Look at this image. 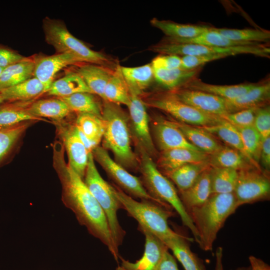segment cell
Here are the masks:
<instances>
[{"label":"cell","mask_w":270,"mask_h":270,"mask_svg":"<svg viewBox=\"0 0 270 270\" xmlns=\"http://www.w3.org/2000/svg\"><path fill=\"white\" fill-rule=\"evenodd\" d=\"M228 114L252 108H260L269 105L270 81L267 78L242 96L232 100H225Z\"/></svg>","instance_id":"cell-19"},{"label":"cell","mask_w":270,"mask_h":270,"mask_svg":"<svg viewBox=\"0 0 270 270\" xmlns=\"http://www.w3.org/2000/svg\"><path fill=\"white\" fill-rule=\"evenodd\" d=\"M148 106L172 116L176 121L191 126L204 127L222 122L221 117L202 112L178 99L170 92L148 100Z\"/></svg>","instance_id":"cell-10"},{"label":"cell","mask_w":270,"mask_h":270,"mask_svg":"<svg viewBox=\"0 0 270 270\" xmlns=\"http://www.w3.org/2000/svg\"><path fill=\"white\" fill-rule=\"evenodd\" d=\"M228 56L226 54L182 56L181 68L186 70L202 67L206 64Z\"/></svg>","instance_id":"cell-46"},{"label":"cell","mask_w":270,"mask_h":270,"mask_svg":"<svg viewBox=\"0 0 270 270\" xmlns=\"http://www.w3.org/2000/svg\"><path fill=\"white\" fill-rule=\"evenodd\" d=\"M53 166L62 186V200L74 214L80 224L100 240L118 261V249L112 240L106 215L84 180L64 158V148L60 141L53 146Z\"/></svg>","instance_id":"cell-1"},{"label":"cell","mask_w":270,"mask_h":270,"mask_svg":"<svg viewBox=\"0 0 270 270\" xmlns=\"http://www.w3.org/2000/svg\"><path fill=\"white\" fill-rule=\"evenodd\" d=\"M214 30L227 38L238 42L268 44L270 40V32L262 29H234L216 28Z\"/></svg>","instance_id":"cell-41"},{"label":"cell","mask_w":270,"mask_h":270,"mask_svg":"<svg viewBox=\"0 0 270 270\" xmlns=\"http://www.w3.org/2000/svg\"><path fill=\"white\" fill-rule=\"evenodd\" d=\"M75 126L86 138L98 145L104 132L102 118L90 114H78Z\"/></svg>","instance_id":"cell-39"},{"label":"cell","mask_w":270,"mask_h":270,"mask_svg":"<svg viewBox=\"0 0 270 270\" xmlns=\"http://www.w3.org/2000/svg\"><path fill=\"white\" fill-rule=\"evenodd\" d=\"M162 40L170 42L192 44L221 48L247 46L260 44L242 42L230 40L214 30L213 26H212L208 30L193 38L188 39H176L166 37Z\"/></svg>","instance_id":"cell-37"},{"label":"cell","mask_w":270,"mask_h":270,"mask_svg":"<svg viewBox=\"0 0 270 270\" xmlns=\"http://www.w3.org/2000/svg\"><path fill=\"white\" fill-rule=\"evenodd\" d=\"M34 58L24 60L4 68L0 74V92L34 76Z\"/></svg>","instance_id":"cell-34"},{"label":"cell","mask_w":270,"mask_h":270,"mask_svg":"<svg viewBox=\"0 0 270 270\" xmlns=\"http://www.w3.org/2000/svg\"><path fill=\"white\" fill-rule=\"evenodd\" d=\"M168 250L164 251L156 270H178L176 260Z\"/></svg>","instance_id":"cell-50"},{"label":"cell","mask_w":270,"mask_h":270,"mask_svg":"<svg viewBox=\"0 0 270 270\" xmlns=\"http://www.w3.org/2000/svg\"><path fill=\"white\" fill-rule=\"evenodd\" d=\"M201 128L224 142L226 146L241 152L256 168L262 169L261 167L256 164L247 154L240 135L234 126L224 120L218 124Z\"/></svg>","instance_id":"cell-31"},{"label":"cell","mask_w":270,"mask_h":270,"mask_svg":"<svg viewBox=\"0 0 270 270\" xmlns=\"http://www.w3.org/2000/svg\"><path fill=\"white\" fill-rule=\"evenodd\" d=\"M130 95V102L128 108L132 132L139 148L152 158L156 155L157 151L151 136L145 103L139 96L134 94Z\"/></svg>","instance_id":"cell-13"},{"label":"cell","mask_w":270,"mask_h":270,"mask_svg":"<svg viewBox=\"0 0 270 270\" xmlns=\"http://www.w3.org/2000/svg\"><path fill=\"white\" fill-rule=\"evenodd\" d=\"M28 110L36 118H50L53 122L64 120L71 112L66 104L57 97L34 100L29 104Z\"/></svg>","instance_id":"cell-25"},{"label":"cell","mask_w":270,"mask_h":270,"mask_svg":"<svg viewBox=\"0 0 270 270\" xmlns=\"http://www.w3.org/2000/svg\"><path fill=\"white\" fill-rule=\"evenodd\" d=\"M92 153L94 160L100 165L108 177L126 194L134 198L152 201L168 210H172L150 196L144 187L140 179L117 163L103 147L98 146Z\"/></svg>","instance_id":"cell-9"},{"label":"cell","mask_w":270,"mask_h":270,"mask_svg":"<svg viewBox=\"0 0 270 270\" xmlns=\"http://www.w3.org/2000/svg\"><path fill=\"white\" fill-rule=\"evenodd\" d=\"M153 134L161 152L177 148L200 150L188 142L173 120L158 118L153 126Z\"/></svg>","instance_id":"cell-16"},{"label":"cell","mask_w":270,"mask_h":270,"mask_svg":"<svg viewBox=\"0 0 270 270\" xmlns=\"http://www.w3.org/2000/svg\"><path fill=\"white\" fill-rule=\"evenodd\" d=\"M146 238L144 250L142 257L135 262L120 258L124 270H156L164 251L168 249L160 240L148 230L138 229Z\"/></svg>","instance_id":"cell-17"},{"label":"cell","mask_w":270,"mask_h":270,"mask_svg":"<svg viewBox=\"0 0 270 270\" xmlns=\"http://www.w3.org/2000/svg\"><path fill=\"white\" fill-rule=\"evenodd\" d=\"M81 92L92 93L76 71L70 72L54 81L46 94L48 96L62 98Z\"/></svg>","instance_id":"cell-33"},{"label":"cell","mask_w":270,"mask_h":270,"mask_svg":"<svg viewBox=\"0 0 270 270\" xmlns=\"http://www.w3.org/2000/svg\"><path fill=\"white\" fill-rule=\"evenodd\" d=\"M60 141L66 152L68 164L84 180L88 162V154L78 134L75 124L64 120L54 122Z\"/></svg>","instance_id":"cell-12"},{"label":"cell","mask_w":270,"mask_h":270,"mask_svg":"<svg viewBox=\"0 0 270 270\" xmlns=\"http://www.w3.org/2000/svg\"><path fill=\"white\" fill-rule=\"evenodd\" d=\"M4 100L3 99V98H2V96L0 95V106L1 105V104L2 103H3L4 102Z\"/></svg>","instance_id":"cell-54"},{"label":"cell","mask_w":270,"mask_h":270,"mask_svg":"<svg viewBox=\"0 0 270 270\" xmlns=\"http://www.w3.org/2000/svg\"><path fill=\"white\" fill-rule=\"evenodd\" d=\"M209 155L200 150L177 148L160 152L156 166L164 174L188 164L208 160Z\"/></svg>","instance_id":"cell-18"},{"label":"cell","mask_w":270,"mask_h":270,"mask_svg":"<svg viewBox=\"0 0 270 270\" xmlns=\"http://www.w3.org/2000/svg\"><path fill=\"white\" fill-rule=\"evenodd\" d=\"M151 25L161 30L166 37L176 39H188L196 37L208 30L212 26L179 24L172 21L153 18Z\"/></svg>","instance_id":"cell-27"},{"label":"cell","mask_w":270,"mask_h":270,"mask_svg":"<svg viewBox=\"0 0 270 270\" xmlns=\"http://www.w3.org/2000/svg\"><path fill=\"white\" fill-rule=\"evenodd\" d=\"M236 270H250V267H240L237 268Z\"/></svg>","instance_id":"cell-53"},{"label":"cell","mask_w":270,"mask_h":270,"mask_svg":"<svg viewBox=\"0 0 270 270\" xmlns=\"http://www.w3.org/2000/svg\"><path fill=\"white\" fill-rule=\"evenodd\" d=\"M76 72L92 92L104 100L105 86L112 72L104 66L92 64H83Z\"/></svg>","instance_id":"cell-32"},{"label":"cell","mask_w":270,"mask_h":270,"mask_svg":"<svg viewBox=\"0 0 270 270\" xmlns=\"http://www.w3.org/2000/svg\"><path fill=\"white\" fill-rule=\"evenodd\" d=\"M236 128L240 135L247 154L256 164L260 166V157L263 142L260 135L254 126Z\"/></svg>","instance_id":"cell-42"},{"label":"cell","mask_w":270,"mask_h":270,"mask_svg":"<svg viewBox=\"0 0 270 270\" xmlns=\"http://www.w3.org/2000/svg\"><path fill=\"white\" fill-rule=\"evenodd\" d=\"M250 270H270V266L262 259L254 256H249Z\"/></svg>","instance_id":"cell-51"},{"label":"cell","mask_w":270,"mask_h":270,"mask_svg":"<svg viewBox=\"0 0 270 270\" xmlns=\"http://www.w3.org/2000/svg\"><path fill=\"white\" fill-rule=\"evenodd\" d=\"M84 182L103 210L112 240L118 248L126 234L117 217L118 210L122 206L115 194L113 186L102 178L98 172L92 152L88 154Z\"/></svg>","instance_id":"cell-6"},{"label":"cell","mask_w":270,"mask_h":270,"mask_svg":"<svg viewBox=\"0 0 270 270\" xmlns=\"http://www.w3.org/2000/svg\"><path fill=\"white\" fill-rule=\"evenodd\" d=\"M189 238L176 233L164 240L163 243L170 250L185 270H206L200 259L190 248Z\"/></svg>","instance_id":"cell-22"},{"label":"cell","mask_w":270,"mask_h":270,"mask_svg":"<svg viewBox=\"0 0 270 270\" xmlns=\"http://www.w3.org/2000/svg\"><path fill=\"white\" fill-rule=\"evenodd\" d=\"M3 69H4V68H0V74L1 72H2V71Z\"/></svg>","instance_id":"cell-56"},{"label":"cell","mask_w":270,"mask_h":270,"mask_svg":"<svg viewBox=\"0 0 270 270\" xmlns=\"http://www.w3.org/2000/svg\"><path fill=\"white\" fill-rule=\"evenodd\" d=\"M26 58L16 52L0 46V68H6Z\"/></svg>","instance_id":"cell-48"},{"label":"cell","mask_w":270,"mask_h":270,"mask_svg":"<svg viewBox=\"0 0 270 270\" xmlns=\"http://www.w3.org/2000/svg\"><path fill=\"white\" fill-rule=\"evenodd\" d=\"M116 270H124V268L121 266L118 267Z\"/></svg>","instance_id":"cell-55"},{"label":"cell","mask_w":270,"mask_h":270,"mask_svg":"<svg viewBox=\"0 0 270 270\" xmlns=\"http://www.w3.org/2000/svg\"><path fill=\"white\" fill-rule=\"evenodd\" d=\"M32 102H14L0 106V130L11 128L26 122L42 120L50 122L30 114L28 106Z\"/></svg>","instance_id":"cell-29"},{"label":"cell","mask_w":270,"mask_h":270,"mask_svg":"<svg viewBox=\"0 0 270 270\" xmlns=\"http://www.w3.org/2000/svg\"><path fill=\"white\" fill-rule=\"evenodd\" d=\"M140 170L142 184L152 198L166 206L174 208L180 218L184 226L188 228L198 243L196 230L178 196L174 184L158 168L152 158L145 151L140 149Z\"/></svg>","instance_id":"cell-4"},{"label":"cell","mask_w":270,"mask_h":270,"mask_svg":"<svg viewBox=\"0 0 270 270\" xmlns=\"http://www.w3.org/2000/svg\"><path fill=\"white\" fill-rule=\"evenodd\" d=\"M238 176V171L235 170L211 167L212 194L232 193L236 185Z\"/></svg>","instance_id":"cell-40"},{"label":"cell","mask_w":270,"mask_h":270,"mask_svg":"<svg viewBox=\"0 0 270 270\" xmlns=\"http://www.w3.org/2000/svg\"><path fill=\"white\" fill-rule=\"evenodd\" d=\"M202 68L190 70L153 68L154 78L170 91H173L184 87L191 80L198 78Z\"/></svg>","instance_id":"cell-26"},{"label":"cell","mask_w":270,"mask_h":270,"mask_svg":"<svg viewBox=\"0 0 270 270\" xmlns=\"http://www.w3.org/2000/svg\"><path fill=\"white\" fill-rule=\"evenodd\" d=\"M120 70L130 93L139 96L154 78L151 63L136 67L120 66Z\"/></svg>","instance_id":"cell-30"},{"label":"cell","mask_w":270,"mask_h":270,"mask_svg":"<svg viewBox=\"0 0 270 270\" xmlns=\"http://www.w3.org/2000/svg\"><path fill=\"white\" fill-rule=\"evenodd\" d=\"M58 98L66 104L71 112L90 114L102 118V106L92 93L78 92Z\"/></svg>","instance_id":"cell-38"},{"label":"cell","mask_w":270,"mask_h":270,"mask_svg":"<svg viewBox=\"0 0 270 270\" xmlns=\"http://www.w3.org/2000/svg\"><path fill=\"white\" fill-rule=\"evenodd\" d=\"M210 166L208 161L188 164L164 175L176 186L178 192L186 190Z\"/></svg>","instance_id":"cell-36"},{"label":"cell","mask_w":270,"mask_h":270,"mask_svg":"<svg viewBox=\"0 0 270 270\" xmlns=\"http://www.w3.org/2000/svg\"><path fill=\"white\" fill-rule=\"evenodd\" d=\"M174 122L189 142L208 155L214 153L224 146L218 139L201 127L176 120Z\"/></svg>","instance_id":"cell-21"},{"label":"cell","mask_w":270,"mask_h":270,"mask_svg":"<svg viewBox=\"0 0 270 270\" xmlns=\"http://www.w3.org/2000/svg\"><path fill=\"white\" fill-rule=\"evenodd\" d=\"M153 68L172 70L181 68L182 59L178 56L160 54L151 62Z\"/></svg>","instance_id":"cell-47"},{"label":"cell","mask_w":270,"mask_h":270,"mask_svg":"<svg viewBox=\"0 0 270 270\" xmlns=\"http://www.w3.org/2000/svg\"><path fill=\"white\" fill-rule=\"evenodd\" d=\"M210 169L204 171L188 188L178 192L180 198L187 212L204 204L212 195Z\"/></svg>","instance_id":"cell-20"},{"label":"cell","mask_w":270,"mask_h":270,"mask_svg":"<svg viewBox=\"0 0 270 270\" xmlns=\"http://www.w3.org/2000/svg\"><path fill=\"white\" fill-rule=\"evenodd\" d=\"M239 206L234 193L212 194L202 205L188 212L198 234V244L204 251L212 249L218 234L226 219Z\"/></svg>","instance_id":"cell-2"},{"label":"cell","mask_w":270,"mask_h":270,"mask_svg":"<svg viewBox=\"0 0 270 270\" xmlns=\"http://www.w3.org/2000/svg\"><path fill=\"white\" fill-rule=\"evenodd\" d=\"M233 193L238 206L269 200L270 180L268 172L256 168L238 171Z\"/></svg>","instance_id":"cell-11"},{"label":"cell","mask_w":270,"mask_h":270,"mask_svg":"<svg viewBox=\"0 0 270 270\" xmlns=\"http://www.w3.org/2000/svg\"><path fill=\"white\" fill-rule=\"evenodd\" d=\"M170 92L182 102L202 112L220 117L228 114L226 100L220 97L185 88Z\"/></svg>","instance_id":"cell-14"},{"label":"cell","mask_w":270,"mask_h":270,"mask_svg":"<svg viewBox=\"0 0 270 270\" xmlns=\"http://www.w3.org/2000/svg\"><path fill=\"white\" fill-rule=\"evenodd\" d=\"M256 84L257 83H243L234 85L213 84L204 82L196 78L182 88L202 91L230 100L242 96Z\"/></svg>","instance_id":"cell-24"},{"label":"cell","mask_w":270,"mask_h":270,"mask_svg":"<svg viewBox=\"0 0 270 270\" xmlns=\"http://www.w3.org/2000/svg\"><path fill=\"white\" fill-rule=\"evenodd\" d=\"M208 162L212 168H231L238 171L256 168L241 152L226 145L210 154Z\"/></svg>","instance_id":"cell-28"},{"label":"cell","mask_w":270,"mask_h":270,"mask_svg":"<svg viewBox=\"0 0 270 270\" xmlns=\"http://www.w3.org/2000/svg\"><path fill=\"white\" fill-rule=\"evenodd\" d=\"M113 186L122 208L138 222V229L148 230L162 242L176 234L168 224V218L174 215L171 210L152 201L142 200L138 202L116 186Z\"/></svg>","instance_id":"cell-5"},{"label":"cell","mask_w":270,"mask_h":270,"mask_svg":"<svg viewBox=\"0 0 270 270\" xmlns=\"http://www.w3.org/2000/svg\"><path fill=\"white\" fill-rule=\"evenodd\" d=\"M258 108L246 109L225 114L221 118L236 127L242 128L254 126Z\"/></svg>","instance_id":"cell-44"},{"label":"cell","mask_w":270,"mask_h":270,"mask_svg":"<svg viewBox=\"0 0 270 270\" xmlns=\"http://www.w3.org/2000/svg\"><path fill=\"white\" fill-rule=\"evenodd\" d=\"M45 93L43 84L34 76L0 92L4 101L10 102L34 101Z\"/></svg>","instance_id":"cell-23"},{"label":"cell","mask_w":270,"mask_h":270,"mask_svg":"<svg viewBox=\"0 0 270 270\" xmlns=\"http://www.w3.org/2000/svg\"><path fill=\"white\" fill-rule=\"evenodd\" d=\"M149 50L160 54H174L178 56L214 54H226L231 56L250 54L266 58L270 57V48L268 44L221 48L192 44L170 42L162 40L150 46Z\"/></svg>","instance_id":"cell-8"},{"label":"cell","mask_w":270,"mask_h":270,"mask_svg":"<svg viewBox=\"0 0 270 270\" xmlns=\"http://www.w3.org/2000/svg\"><path fill=\"white\" fill-rule=\"evenodd\" d=\"M102 118L104 122L102 147L110 150L114 160L125 169L136 170L138 160L132 148L128 116L118 104L104 101Z\"/></svg>","instance_id":"cell-3"},{"label":"cell","mask_w":270,"mask_h":270,"mask_svg":"<svg viewBox=\"0 0 270 270\" xmlns=\"http://www.w3.org/2000/svg\"><path fill=\"white\" fill-rule=\"evenodd\" d=\"M26 122L0 130V160L10 152L30 125Z\"/></svg>","instance_id":"cell-43"},{"label":"cell","mask_w":270,"mask_h":270,"mask_svg":"<svg viewBox=\"0 0 270 270\" xmlns=\"http://www.w3.org/2000/svg\"><path fill=\"white\" fill-rule=\"evenodd\" d=\"M254 126L263 140L270 136V106L269 105L257 109Z\"/></svg>","instance_id":"cell-45"},{"label":"cell","mask_w":270,"mask_h":270,"mask_svg":"<svg viewBox=\"0 0 270 270\" xmlns=\"http://www.w3.org/2000/svg\"><path fill=\"white\" fill-rule=\"evenodd\" d=\"M33 58L34 76L43 84L46 93L60 70L68 66L80 63L74 56L66 53H57L51 56L36 55Z\"/></svg>","instance_id":"cell-15"},{"label":"cell","mask_w":270,"mask_h":270,"mask_svg":"<svg viewBox=\"0 0 270 270\" xmlns=\"http://www.w3.org/2000/svg\"><path fill=\"white\" fill-rule=\"evenodd\" d=\"M130 93L122 74L120 66L112 72L104 90V102L128 106L130 102Z\"/></svg>","instance_id":"cell-35"},{"label":"cell","mask_w":270,"mask_h":270,"mask_svg":"<svg viewBox=\"0 0 270 270\" xmlns=\"http://www.w3.org/2000/svg\"><path fill=\"white\" fill-rule=\"evenodd\" d=\"M265 171L269 172L270 168V136L265 138L262 143L260 162Z\"/></svg>","instance_id":"cell-49"},{"label":"cell","mask_w":270,"mask_h":270,"mask_svg":"<svg viewBox=\"0 0 270 270\" xmlns=\"http://www.w3.org/2000/svg\"><path fill=\"white\" fill-rule=\"evenodd\" d=\"M42 27L46 42L58 54H69L80 63L104 66L110 62L105 54L92 50L74 36L62 21L46 17L43 20Z\"/></svg>","instance_id":"cell-7"},{"label":"cell","mask_w":270,"mask_h":270,"mask_svg":"<svg viewBox=\"0 0 270 270\" xmlns=\"http://www.w3.org/2000/svg\"><path fill=\"white\" fill-rule=\"evenodd\" d=\"M223 250L220 246L216 252V264L214 270H224L222 264Z\"/></svg>","instance_id":"cell-52"}]
</instances>
